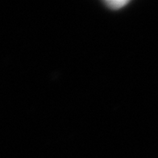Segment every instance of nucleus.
Here are the masks:
<instances>
[{"mask_svg":"<svg viewBox=\"0 0 158 158\" xmlns=\"http://www.w3.org/2000/svg\"><path fill=\"white\" fill-rule=\"evenodd\" d=\"M127 2L128 1L127 0H110V1H106V3L111 8L118 9L127 4Z\"/></svg>","mask_w":158,"mask_h":158,"instance_id":"nucleus-1","label":"nucleus"}]
</instances>
